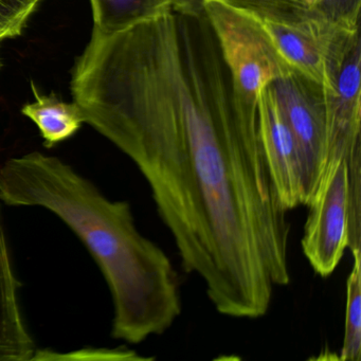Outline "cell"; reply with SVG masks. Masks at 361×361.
<instances>
[{
	"mask_svg": "<svg viewBox=\"0 0 361 361\" xmlns=\"http://www.w3.org/2000/svg\"><path fill=\"white\" fill-rule=\"evenodd\" d=\"M84 122L136 164L183 269L217 312L259 319L290 283L288 211L210 27L164 13L103 42L73 90Z\"/></svg>",
	"mask_w": 361,
	"mask_h": 361,
	"instance_id": "6da1fadb",
	"label": "cell"
},
{
	"mask_svg": "<svg viewBox=\"0 0 361 361\" xmlns=\"http://www.w3.org/2000/svg\"><path fill=\"white\" fill-rule=\"evenodd\" d=\"M0 200L42 207L81 238L113 297L115 339L138 344L166 333L181 314L172 262L137 230L128 202H111L59 158L32 152L0 166Z\"/></svg>",
	"mask_w": 361,
	"mask_h": 361,
	"instance_id": "7a4b0ae2",
	"label": "cell"
},
{
	"mask_svg": "<svg viewBox=\"0 0 361 361\" xmlns=\"http://www.w3.org/2000/svg\"><path fill=\"white\" fill-rule=\"evenodd\" d=\"M236 98L257 105L262 92L295 71L279 54L259 18L226 0H200Z\"/></svg>",
	"mask_w": 361,
	"mask_h": 361,
	"instance_id": "3957f363",
	"label": "cell"
},
{
	"mask_svg": "<svg viewBox=\"0 0 361 361\" xmlns=\"http://www.w3.org/2000/svg\"><path fill=\"white\" fill-rule=\"evenodd\" d=\"M257 18L291 69L323 87H333L348 52L360 42V13L333 18L314 8L299 18Z\"/></svg>",
	"mask_w": 361,
	"mask_h": 361,
	"instance_id": "277c9868",
	"label": "cell"
},
{
	"mask_svg": "<svg viewBox=\"0 0 361 361\" xmlns=\"http://www.w3.org/2000/svg\"><path fill=\"white\" fill-rule=\"evenodd\" d=\"M307 206L302 249L314 271L327 278L348 248V160L324 170Z\"/></svg>",
	"mask_w": 361,
	"mask_h": 361,
	"instance_id": "5b68a950",
	"label": "cell"
},
{
	"mask_svg": "<svg viewBox=\"0 0 361 361\" xmlns=\"http://www.w3.org/2000/svg\"><path fill=\"white\" fill-rule=\"evenodd\" d=\"M270 87L303 155L308 204L320 183L326 156V92L298 73L276 80Z\"/></svg>",
	"mask_w": 361,
	"mask_h": 361,
	"instance_id": "8992f818",
	"label": "cell"
},
{
	"mask_svg": "<svg viewBox=\"0 0 361 361\" xmlns=\"http://www.w3.org/2000/svg\"><path fill=\"white\" fill-rule=\"evenodd\" d=\"M257 120L262 149L281 204L287 211L307 204L303 155L270 86L257 101Z\"/></svg>",
	"mask_w": 361,
	"mask_h": 361,
	"instance_id": "52a82bcc",
	"label": "cell"
},
{
	"mask_svg": "<svg viewBox=\"0 0 361 361\" xmlns=\"http://www.w3.org/2000/svg\"><path fill=\"white\" fill-rule=\"evenodd\" d=\"M360 42L348 52L333 88L326 92V156L325 169L361 147Z\"/></svg>",
	"mask_w": 361,
	"mask_h": 361,
	"instance_id": "ba28073f",
	"label": "cell"
},
{
	"mask_svg": "<svg viewBox=\"0 0 361 361\" xmlns=\"http://www.w3.org/2000/svg\"><path fill=\"white\" fill-rule=\"evenodd\" d=\"M20 287L0 224V361H32L37 350L20 312Z\"/></svg>",
	"mask_w": 361,
	"mask_h": 361,
	"instance_id": "9c48e42d",
	"label": "cell"
},
{
	"mask_svg": "<svg viewBox=\"0 0 361 361\" xmlns=\"http://www.w3.org/2000/svg\"><path fill=\"white\" fill-rule=\"evenodd\" d=\"M31 90L35 101L25 105L22 113L37 124L45 140V147L51 149L73 137L81 128L83 115L75 102H64L54 94L49 96L39 94L33 81H31Z\"/></svg>",
	"mask_w": 361,
	"mask_h": 361,
	"instance_id": "30bf717a",
	"label": "cell"
},
{
	"mask_svg": "<svg viewBox=\"0 0 361 361\" xmlns=\"http://www.w3.org/2000/svg\"><path fill=\"white\" fill-rule=\"evenodd\" d=\"M90 5L94 29L103 33L121 30L173 8L172 0H90Z\"/></svg>",
	"mask_w": 361,
	"mask_h": 361,
	"instance_id": "8fae6325",
	"label": "cell"
},
{
	"mask_svg": "<svg viewBox=\"0 0 361 361\" xmlns=\"http://www.w3.org/2000/svg\"><path fill=\"white\" fill-rule=\"evenodd\" d=\"M352 270L346 280L345 322L339 360L361 359V250L353 251Z\"/></svg>",
	"mask_w": 361,
	"mask_h": 361,
	"instance_id": "7c38bea8",
	"label": "cell"
},
{
	"mask_svg": "<svg viewBox=\"0 0 361 361\" xmlns=\"http://www.w3.org/2000/svg\"><path fill=\"white\" fill-rule=\"evenodd\" d=\"M361 147L348 161V248L361 250Z\"/></svg>",
	"mask_w": 361,
	"mask_h": 361,
	"instance_id": "4fadbf2b",
	"label": "cell"
},
{
	"mask_svg": "<svg viewBox=\"0 0 361 361\" xmlns=\"http://www.w3.org/2000/svg\"><path fill=\"white\" fill-rule=\"evenodd\" d=\"M235 7L259 16L276 18H299L314 8L306 0H226Z\"/></svg>",
	"mask_w": 361,
	"mask_h": 361,
	"instance_id": "5bb4252c",
	"label": "cell"
},
{
	"mask_svg": "<svg viewBox=\"0 0 361 361\" xmlns=\"http://www.w3.org/2000/svg\"><path fill=\"white\" fill-rule=\"evenodd\" d=\"M42 0H0V41L20 37Z\"/></svg>",
	"mask_w": 361,
	"mask_h": 361,
	"instance_id": "9a60e30c",
	"label": "cell"
},
{
	"mask_svg": "<svg viewBox=\"0 0 361 361\" xmlns=\"http://www.w3.org/2000/svg\"><path fill=\"white\" fill-rule=\"evenodd\" d=\"M130 360L145 361L153 360L152 357H142L136 354L134 350H83L71 354L61 355L59 353H48L37 350L33 360Z\"/></svg>",
	"mask_w": 361,
	"mask_h": 361,
	"instance_id": "2e32d148",
	"label": "cell"
},
{
	"mask_svg": "<svg viewBox=\"0 0 361 361\" xmlns=\"http://www.w3.org/2000/svg\"><path fill=\"white\" fill-rule=\"evenodd\" d=\"M327 3L329 6H324L319 9L334 18L360 11V0H322L320 5Z\"/></svg>",
	"mask_w": 361,
	"mask_h": 361,
	"instance_id": "e0dca14e",
	"label": "cell"
},
{
	"mask_svg": "<svg viewBox=\"0 0 361 361\" xmlns=\"http://www.w3.org/2000/svg\"><path fill=\"white\" fill-rule=\"evenodd\" d=\"M173 9L183 16H196L202 13L200 0H172Z\"/></svg>",
	"mask_w": 361,
	"mask_h": 361,
	"instance_id": "ac0fdd59",
	"label": "cell"
},
{
	"mask_svg": "<svg viewBox=\"0 0 361 361\" xmlns=\"http://www.w3.org/2000/svg\"><path fill=\"white\" fill-rule=\"evenodd\" d=\"M306 1H307L308 5H310V7L317 8L319 5H320L322 0H306Z\"/></svg>",
	"mask_w": 361,
	"mask_h": 361,
	"instance_id": "d6986e66",
	"label": "cell"
},
{
	"mask_svg": "<svg viewBox=\"0 0 361 361\" xmlns=\"http://www.w3.org/2000/svg\"><path fill=\"white\" fill-rule=\"evenodd\" d=\"M0 68H1V62H0Z\"/></svg>",
	"mask_w": 361,
	"mask_h": 361,
	"instance_id": "ffe728a7",
	"label": "cell"
}]
</instances>
